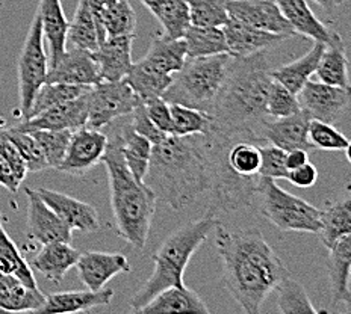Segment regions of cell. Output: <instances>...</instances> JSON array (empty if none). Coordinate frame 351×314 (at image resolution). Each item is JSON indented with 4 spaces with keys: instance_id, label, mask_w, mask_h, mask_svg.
I'll return each instance as SVG.
<instances>
[{
    "instance_id": "obj_36",
    "label": "cell",
    "mask_w": 351,
    "mask_h": 314,
    "mask_svg": "<svg viewBox=\"0 0 351 314\" xmlns=\"http://www.w3.org/2000/svg\"><path fill=\"white\" fill-rule=\"evenodd\" d=\"M153 16L162 25V35L168 40L184 38L185 32L191 26V14H189V6L186 0H165L153 12Z\"/></svg>"
},
{
    "instance_id": "obj_56",
    "label": "cell",
    "mask_w": 351,
    "mask_h": 314,
    "mask_svg": "<svg viewBox=\"0 0 351 314\" xmlns=\"http://www.w3.org/2000/svg\"><path fill=\"white\" fill-rule=\"evenodd\" d=\"M317 5H319L321 8L326 10V11H332L333 8H336V6L342 5L346 0H313Z\"/></svg>"
},
{
    "instance_id": "obj_5",
    "label": "cell",
    "mask_w": 351,
    "mask_h": 314,
    "mask_svg": "<svg viewBox=\"0 0 351 314\" xmlns=\"http://www.w3.org/2000/svg\"><path fill=\"white\" fill-rule=\"evenodd\" d=\"M219 219L214 215H206L194 222H189L168 236L159 250L153 255V272L150 278L136 290L130 298L132 311L138 313L153 296L167 287L182 286L184 274L195 251L206 242L210 233H214Z\"/></svg>"
},
{
    "instance_id": "obj_43",
    "label": "cell",
    "mask_w": 351,
    "mask_h": 314,
    "mask_svg": "<svg viewBox=\"0 0 351 314\" xmlns=\"http://www.w3.org/2000/svg\"><path fill=\"white\" fill-rule=\"evenodd\" d=\"M31 133L38 142L47 166L56 170L67 151L73 130H31Z\"/></svg>"
},
{
    "instance_id": "obj_16",
    "label": "cell",
    "mask_w": 351,
    "mask_h": 314,
    "mask_svg": "<svg viewBox=\"0 0 351 314\" xmlns=\"http://www.w3.org/2000/svg\"><path fill=\"white\" fill-rule=\"evenodd\" d=\"M47 82L77 86H94L100 82L97 61L84 49H67L52 68H49Z\"/></svg>"
},
{
    "instance_id": "obj_3",
    "label": "cell",
    "mask_w": 351,
    "mask_h": 314,
    "mask_svg": "<svg viewBox=\"0 0 351 314\" xmlns=\"http://www.w3.org/2000/svg\"><path fill=\"white\" fill-rule=\"evenodd\" d=\"M271 80L265 52L233 57L229 76L210 112V130L232 142L265 144L261 130L263 122L269 118L267 97Z\"/></svg>"
},
{
    "instance_id": "obj_46",
    "label": "cell",
    "mask_w": 351,
    "mask_h": 314,
    "mask_svg": "<svg viewBox=\"0 0 351 314\" xmlns=\"http://www.w3.org/2000/svg\"><path fill=\"white\" fill-rule=\"evenodd\" d=\"M6 135L10 136V140L16 145L19 153L23 157L27 172H40L47 170V162L44 159L43 151L40 148L38 142L35 141V138L32 136L31 131H25L20 130L17 127H12L5 130Z\"/></svg>"
},
{
    "instance_id": "obj_31",
    "label": "cell",
    "mask_w": 351,
    "mask_h": 314,
    "mask_svg": "<svg viewBox=\"0 0 351 314\" xmlns=\"http://www.w3.org/2000/svg\"><path fill=\"white\" fill-rule=\"evenodd\" d=\"M124 80L134 90L138 99L144 101L152 97H162V94L171 83L173 76L159 71L143 57L141 61L134 62Z\"/></svg>"
},
{
    "instance_id": "obj_45",
    "label": "cell",
    "mask_w": 351,
    "mask_h": 314,
    "mask_svg": "<svg viewBox=\"0 0 351 314\" xmlns=\"http://www.w3.org/2000/svg\"><path fill=\"white\" fill-rule=\"evenodd\" d=\"M191 14V25L223 27L229 20L228 0H186Z\"/></svg>"
},
{
    "instance_id": "obj_6",
    "label": "cell",
    "mask_w": 351,
    "mask_h": 314,
    "mask_svg": "<svg viewBox=\"0 0 351 314\" xmlns=\"http://www.w3.org/2000/svg\"><path fill=\"white\" fill-rule=\"evenodd\" d=\"M233 56L229 53L186 57L184 67L173 75L162 99L170 105L199 109L210 115L229 76Z\"/></svg>"
},
{
    "instance_id": "obj_49",
    "label": "cell",
    "mask_w": 351,
    "mask_h": 314,
    "mask_svg": "<svg viewBox=\"0 0 351 314\" xmlns=\"http://www.w3.org/2000/svg\"><path fill=\"white\" fill-rule=\"evenodd\" d=\"M143 101V100H141ZM145 111L150 121L165 135H173V118L170 103L162 97H152L144 100Z\"/></svg>"
},
{
    "instance_id": "obj_2",
    "label": "cell",
    "mask_w": 351,
    "mask_h": 314,
    "mask_svg": "<svg viewBox=\"0 0 351 314\" xmlns=\"http://www.w3.org/2000/svg\"><path fill=\"white\" fill-rule=\"evenodd\" d=\"M215 246L223 263V281L248 314H259L267 296L289 275L259 228L232 231L219 222Z\"/></svg>"
},
{
    "instance_id": "obj_50",
    "label": "cell",
    "mask_w": 351,
    "mask_h": 314,
    "mask_svg": "<svg viewBox=\"0 0 351 314\" xmlns=\"http://www.w3.org/2000/svg\"><path fill=\"white\" fill-rule=\"evenodd\" d=\"M130 126H132V129L136 131L138 135L147 138V140L153 145L159 144L167 136L165 133H162V131H160L155 126V124L150 121L147 111H145L144 101H141V100H140V103L135 106L134 112L130 114Z\"/></svg>"
},
{
    "instance_id": "obj_29",
    "label": "cell",
    "mask_w": 351,
    "mask_h": 314,
    "mask_svg": "<svg viewBox=\"0 0 351 314\" xmlns=\"http://www.w3.org/2000/svg\"><path fill=\"white\" fill-rule=\"evenodd\" d=\"M324 49V42L313 41L312 49L306 55L298 57L295 61L280 65L279 68L269 70V76L283 86H287L289 91L298 94V91L306 85L307 80H311V77L315 75L319 57L323 55Z\"/></svg>"
},
{
    "instance_id": "obj_10",
    "label": "cell",
    "mask_w": 351,
    "mask_h": 314,
    "mask_svg": "<svg viewBox=\"0 0 351 314\" xmlns=\"http://www.w3.org/2000/svg\"><path fill=\"white\" fill-rule=\"evenodd\" d=\"M300 109L311 116L327 124H336L348 111L350 90L332 86L315 80H307L297 94Z\"/></svg>"
},
{
    "instance_id": "obj_14",
    "label": "cell",
    "mask_w": 351,
    "mask_h": 314,
    "mask_svg": "<svg viewBox=\"0 0 351 314\" xmlns=\"http://www.w3.org/2000/svg\"><path fill=\"white\" fill-rule=\"evenodd\" d=\"M90 91V90H88ZM88 91L75 100L49 107L31 118L23 120L19 126L20 130H77L86 126L88 120Z\"/></svg>"
},
{
    "instance_id": "obj_54",
    "label": "cell",
    "mask_w": 351,
    "mask_h": 314,
    "mask_svg": "<svg viewBox=\"0 0 351 314\" xmlns=\"http://www.w3.org/2000/svg\"><path fill=\"white\" fill-rule=\"evenodd\" d=\"M309 162V155L303 148H295L287 151V157H285V163H287L288 171L295 170V168L302 166L303 163Z\"/></svg>"
},
{
    "instance_id": "obj_40",
    "label": "cell",
    "mask_w": 351,
    "mask_h": 314,
    "mask_svg": "<svg viewBox=\"0 0 351 314\" xmlns=\"http://www.w3.org/2000/svg\"><path fill=\"white\" fill-rule=\"evenodd\" d=\"M91 86H77V85H67V83H44L36 96L34 99V103L31 107V114L27 118L46 111L49 107H53L56 105L65 103V101L75 100L79 96H82ZM26 118V120H27Z\"/></svg>"
},
{
    "instance_id": "obj_32",
    "label": "cell",
    "mask_w": 351,
    "mask_h": 314,
    "mask_svg": "<svg viewBox=\"0 0 351 314\" xmlns=\"http://www.w3.org/2000/svg\"><path fill=\"white\" fill-rule=\"evenodd\" d=\"M186 46L184 38L168 40L164 35H156L152 40L147 55L144 60L165 75L173 76L186 61Z\"/></svg>"
},
{
    "instance_id": "obj_26",
    "label": "cell",
    "mask_w": 351,
    "mask_h": 314,
    "mask_svg": "<svg viewBox=\"0 0 351 314\" xmlns=\"http://www.w3.org/2000/svg\"><path fill=\"white\" fill-rule=\"evenodd\" d=\"M327 260V274L330 278L333 304H346L350 311V269H351V235L339 239L330 250Z\"/></svg>"
},
{
    "instance_id": "obj_59",
    "label": "cell",
    "mask_w": 351,
    "mask_h": 314,
    "mask_svg": "<svg viewBox=\"0 0 351 314\" xmlns=\"http://www.w3.org/2000/svg\"><path fill=\"white\" fill-rule=\"evenodd\" d=\"M3 124H5V120H3V118H0V127H2Z\"/></svg>"
},
{
    "instance_id": "obj_51",
    "label": "cell",
    "mask_w": 351,
    "mask_h": 314,
    "mask_svg": "<svg viewBox=\"0 0 351 314\" xmlns=\"http://www.w3.org/2000/svg\"><path fill=\"white\" fill-rule=\"evenodd\" d=\"M0 155L8 160L14 175H16V179L21 183V181L26 179L27 168L23 157H21L17 147L10 140V136L6 135L5 130H0Z\"/></svg>"
},
{
    "instance_id": "obj_20",
    "label": "cell",
    "mask_w": 351,
    "mask_h": 314,
    "mask_svg": "<svg viewBox=\"0 0 351 314\" xmlns=\"http://www.w3.org/2000/svg\"><path fill=\"white\" fill-rule=\"evenodd\" d=\"M134 40L135 34L106 36L99 44L96 52H93V56L99 65L100 80L117 82V80L126 79L132 65H134V60H132Z\"/></svg>"
},
{
    "instance_id": "obj_12",
    "label": "cell",
    "mask_w": 351,
    "mask_h": 314,
    "mask_svg": "<svg viewBox=\"0 0 351 314\" xmlns=\"http://www.w3.org/2000/svg\"><path fill=\"white\" fill-rule=\"evenodd\" d=\"M226 8L230 20L243 25L273 34L295 35L273 0H228Z\"/></svg>"
},
{
    "instance_id": "obj_58",
    "label": "cell",
    "mask_w": 351,
    "mask_h": 314,
    "mask_svg": "<svg viewBox=\"0 0 351 314\" xmlns=\"http://www.w3.org/2000/svg\"><path fill=\"white\" fill-rule=\"evenodd\" d=\"M96 2H97L100 6H108V5H111V3L117 2V0H96Z\"/></svg>"
},
{
    "instance_id": "obj_35",
    "label": "cell",
    "mask_w": 351,
    "mask_h": 314,
    "mask_svg": "<svg viewBox=\"0 0 351 314\" xmlns=\"http://www.w3.org/2000/svg\"><path fill=\"white\" fill-rule=\"evenodd\" d=\"M0 271L14 275L27 287H38L34 269L20 252L16 242L5 231L2 222H0Z\"/></svg>"
},
{
    "instance_id": "obj_60",
    "label": "cell",
    "mask_w": 351,
    "mask_h": 314,
    "mask_svg": "<svg viewBox=\"0 0 351 314\" xmlns=\"http://www.w3.org/2000/svg\"><path fill=\"white\" fill-rule=\"evenodd\" d=\"M2 219H3V216H2V211H0V222H2Z\"/></svg>"
},
{
    "instance_id": "obj_41",
    "label": "cell",
    "mask_w": 351,
    "mask_h": 314,
    "mask_svg": "<svg viewBox=\"0 0 351 314\" xmlns=\"http://www.w3.org/2000/svg\"><path fill=\"white\" fill-rule=\"evenodd\" d=\"M46 302V295L38 287H27L17 283L8 291L0 295V310L3 313H36Z\"/></svg>"
},
{
    "instance_id": "obj_38",
    "label": "cell",
    "mask_w": 351,
    "mask_h": 314,
    "mask_svg": "<svg viewBox=\"0 0 351 314\" xmlns=\"http://www.w3.org/2000/svg\"><path fill=\"white\" fill-rule=\"evenodd\" d=\"M226 160L230 170L239 177L244 179H258L261 168V150L259 145L250 141H237L233 142Z\"/></svg>"
},
{
    "instance_id": "obj_15",
    "label": "cell",
    "mask_w": 351,
    "mask_h": 314,
    "mask_svg": "<svg viewBox=\"0 0 351 314\" xmlns=\"http://www.w3.org/2000/svg\"><path fill=\"white\" fill-rule=\"evenodd\" d=\"M79 280L90 290H100L117 275L130 272L126 255L121 252L86 251L79 254L76 261Z\"/></svg>"
},
{
    "instance_id": "obj_4",
    "label": "cell",
    "mask_w": 351,
    "mask_h": 314,
    "mask_svg": "<svg viewBox=\"0 0 351 314\" xmlns=\"http://www.w3.org/2000/svg\"><path fill=\"white\" fill-rule=\"evenodd\" d=\"M105 133L108 145L101 163H105L108 171L117 233L130 245L143 250L147 244L158 200L147 185L140 183L132 175L124 162L115 131L111 129Z\"/></svg>"
},
{
    "instance_id": "obj_52",
    "label": "cell",
    "mask_w": 351,
    "mask_h": 314,
    "mask_svg": "<svg viewBox=\"0 0 351 314\" xmlns=\"http://www.w3.org/2000/svg\"><path fill=\"white\" fill-rule=\"evenodd\" d=\"M287 180L297 187H303V189L312 187L318 180V170L315 165H312L311 162H306L302 166L295 168V170H291L288 172Z\"/></svg>"
},
{
    "instance_id": "obj_9",
    "label": "cell",
    "mask_w": 351,
    "mask_h": 314,
    "mask_svg": "<svg viewBox=\"0 0 351 314\" xmlns=\"http://www.w3.org/2000/svg\"><path fill=\"white\" fill-rule=\"evenodd\" d=\"M138 103L140 99L124 79L117 82L100 80L88 91L86 127L105 129L109 122L130 115Z\"/></svg>"
},
{
    "instance_id": "obj_53",
    "label": "cell",
    "mask_w": 351,
    "mask_h": 314,
    "mask_svg": "<svg viewBox=\"0 0 351 314\" xmlns=\"http://www.w3.org/2000/svg\"><path fill=\"white\" fill-rule=\"evenodd\" d=\"M20 185L21 183L16 179V175H14L8 160L0 155V186L8 189L11 194H17Z\"/></svg>"
},
{
    "instance_id": "obj_11",
    "label": "cell",
    "mask_w": 351,
    "mask_h": 314,
    "mask_svg": "<svg viewBox=\"0 0 351 314\" xmlns=\"http://www.w3.org/2000/svg\"><path fill=\"white\" fill-rule=\"evenodd\" d=\"M106 145L108 136L104 130L86 126L80 127L73 131L67 151L56 170L69 175H76V177L84 175L93 166L101 162Z\"/></svg>"
},
{
    "instance_id": "obj_17",
    "label": "cell",
    "mask_w": 351,
    "mask_h": 314,
    "mask_svg": "<svg viewBox=\"0 0 351 314\" xmlns=\"http://www.w3.org/2000/svg\"><path fill=\"white\" fill-rule=\"evenodd\" d=\"M36 192L71 230L82 233H97L100 230L99 213L91 204L46 187L36 189Z\"/></svg>"
},
{
    "instance_id": "obj_57",
    "label": "cell",
    "mask_w": 351,
    "mask_h": 314,
    "mask_svg": "<svg viewBox=\"0 0 351 314\" xmlns=\"http://www.w3.org/2000/svg\"><path fill=\"white\" fill-rule=\"evenodd\" d=\"M165 2V0H141V3L147 8L152 14L155 12L160 5H162Z\"/></svg>"
},
{
    "instance_id": "obj_25",
    "label": "cell",
    "mask_w": 351,
    "mask_h": 314,
    "mask_svg": "<svg viewBox=\"0 0 351 314\" xmlns=\"http://www.w3.org/2000/svg\"><path fill=\"white\" fill-rule=\"evenodd\" d=\"M115 291L112 289L58 291L46 296V302L36 313H80L90 311L96 306L109 305L112 302Z\"/></svg>"
},
{
    "instance_id": "obj_44",
    "label": "cell",
    "mask_w": 351,
    "mask_h": 314,
    "mask_svg": "<svg viewBox=\"0 0 351 314\" xmlns=\"http://www.w3.org/2000/svg\"><path fill=\"white\" fill-rule=\"evenodd\" d=\"M307 135H309L312 148L324 151H343L350 159V141L339 130L333 127V124H327L319 120H311Z\"/></svg>"
},
{
    "instance_id": "obj_18",
    "label": "cell",
    "mask_w": 351,
    "mask_h": 314,
    "mask_svg": "<svg viewBox=\"0 0 351 314\" xmlns=\"http://www.w3.org/2000/svg\"><path fill=\"white\" fill-rule=\"evenodd\" d=\"M309 122L311 116L300 109L297 114L283 118H268L263 122L261 136L263 142L273 144L285 151L295 148L309 151L312 148L307 135Z\"/></svg>"
},
{
    "instance_id": "obj_13",
    "label": "cell",
    "mask_w": 351,
    "mask_h": 314,
    "mask_svg": "<svg viewBox=\"0 0 351 314\" xmlns=\"http://www.w3.org/2000/svg\"><path fill=\"white\" fill-rule=\"evenodd\" d=\"M27 195V237L35 244L71 242V228L50 209L36 189L26 187Z\"/></svg>"
},
{
    "instance_id": "obj_37",
    "label": "cell",
    "mask_w": 351,
    "mask_h": 314,
    "mask_svg": "<svg viewBox=\"0 0 351 314\" xmlns=\"http://www.w3.org/2000/svg\"><path fill=\"white\" fill-rule=\"evenodd\" d=\"M100 23L106 36L132 35L135 34L136 16L129 0H117L111 5L101 6Z\"/></svg>"
},
{
    "instance_id": "obj_42",
    "label": "cell",
    "mask_w": 351,
    "mask_h": 314,
    "mask_svg": "<svg viewBox=\"0 0 351 314\" xmlns=\"http://www.w3.org/2000/svg\"><path fill=\"white\" fill-rule=\"evenodd\" d=\"M173 118V135H206L212 127L210 115L182 105H170Z\"/></svg>"
},
{
    "instance_id": "obj_27",
    "label": "cell",
    "mask_w": 351,
    "mask_h": 314,
    "mask_svg": "<svg viewBox=\"0 0 351 314\" xmlns=\"http://www.w3.org/2000/svg\"><path fill=\"white\" fill-rule=\"evenodd\" d=\"M79 254L69 242H50L43 245L41 251L32 259L31 267L47 280L60 283L65 274L76 266Z\"/></svg>"
},
{
    "instance_id": "obj_55",
    "label": "cell",
    "mask_w": 351,
    "mask_h": 314,
    "mask_svg": "<svg viewBox=\"0 0 351 314\" xmlns=\"http://www.w3.org/2000/svg\"><path fill=\"white\" fill-rule=\"evenodd\" d=\"M17 283L20 281L16 278V276L0 271V295H3L5 291H8L12 286H16Z\"/></svg>"
},
{
    "instance_id": "obj_61",
    "label": "cell",
    "mask_w": 351,
    "mask_h": 314,
    "mask_svg": "<svg viewBox=\"0 0 351 314\" xmlns=\"http://www.w3.org/2000/svg\"><path fill=\"white\" fill-rule=\"evenodd\" d=\"M0 313H3V311H2V310H0Z\"/></svg>"
},
{
    "instance_id": "obj_30",
    "label": "cell",
    "mask_w": 351,
    "mask_h": 314,
    "mask_svg": "<svg viewBox=\"0 0 351 314\" xmlns=\"http://www.w3.org/2000/svg\"><path fill=\"white\" fill-rule=\"evenodd\" d=\"M317 235L327 250H330L339 239L351 235V200L348 195L330 204L326 210H321Z\"/></svg>"
},
{
    "instance_id": "obj_19",
    "label": "cell",
    "mask_w": 351,
    "mask_h": 314,
    "mask_svg": "<svg viewBox=\"0 0 351 314\" xmlns=\"http://www.w3.org/2000/svg\"><path fill=\"white\" fill-rule=\"evenodd\" d=\"M223 32L229 47V55L233 57H247L267 52V50L274 49L283 41L292 38L288 35L261 31V29L243 25L230 18L223 26Z\"/></svg>"
},
{
    "instance_id": "obj_47",
    "label": "cell",
    "mask_w": 351,
    "mask_h": 314,
    "mask_svg": "<svg viewBox=\"0 0 351 314\" xmlns=\"http://www.w3.org/2000/svg\"><path fill=\"white\" fill-rule=\"evenodd\" d=\"M273 79V77H271ZM300 111L297 94L289 91L287 86L271 80L267 97V114L269 118H283V116L294 115Z\"/></svg>"
},
{
    "instance_id": "obj_8",
    "label": "cell",
    "mask_w": 351,
    "mask_h": 314,
    "mask_svg": "<svg viewBox=\"0 0 351 314\" xmlns=\"http://www.w3.org/2000/svg\"><path fill=\"white\" fill-rule=\"evenodd\" d=\"M19 96L20 114L26 120L31 114L34 99L40 88L47 82L49 57L46 44H44L41 23L38 14L35 12L34 20L29 27L26 40L19 56Z\"/></svg>"
},
{
    "instance_id": "obj_48",
    "label": "cell",
    "mask_w": 351,
    "mask_h": 314,
    "mask_svg": "<svg viewBox=\"0 0 351 314\" xmlns=\"http://www.w3.org/2000/svg\"><path fill=\"white\" fill-rule=\"evenodd\" d=\"M259 150H261L259 177H267L273 180H282V179L287 180L288 172H289L287 163H285L287 151L268 142L259 145Z\"/></svg>"
},
{
    "instance_id": "obj_22",
    "label": "cell",
    "mask_w": 351,
    "mask_h": 314,
    "mask_svg": "<svg viewBox=\"0 0 351 314\" xmlns=\"http://www.w3.org/2000/svg\"><path fill=\"white\" fill-rule=\"evenodd\" d=\"M117 121L119 122H109L108 126L115 131L117 136H119L121 155L132 175H134L140 183H144V177L150 166L153 144L147 138L138 135L136 131L132 129L130 115L121 116V118Z\"/></svg>"
},
{
    "instance_id": "obj_1",
    "label": "cell",
    "mask_w": 351,
    "mask_h": 314,
    "mask_svg": "<svg viewBox=\"0 0 351 314\" xmlns=\"http://www.w3.org/2000/svg\"><path fill=\"white\" fill-rule=\"evenodd\" d=\"M233 142L209 131L206 135H167L152 148L144 177L156 200L182 210L209 195V215L248 207L261 177L244 179L233 172L226 155Z\"/></svg>"
},
{
    "instance_id": "obj_28",
    "label": "cell",
    "mask_w": 351,
    "mask_h": 314,
    "mask_svg": "<svg viewBox=\"0 0 351 314\" xmlns=\"http://www.w3.org/2000/svg\"><path fill=\"white\" fill-rule=\"evenodd\" d=\"M138 313H202L208 314L209 309L206 302L195 293L194 290L188 289L185 284L182 286L167 287L153 296Z\"/></svg>"
},
{
    "instance_id": "obj_21",
    "label": "cell",
    "mask_w": 351,
    "mask_h": 314,
    "mask_svg": "<svg viewBox=\"0 0 351 314\" xmlns=\"http://www.w3.org/2000/svg\"><path fill=\"white\" fill-rule=\"evenodd\" d=\"M36 14L40 17L44 44L47 46L49 68H52L67 50L70 21L65 17L61 0H40Z\"/></svg>"
},
{
    "instance_id": "obj_24",
    "label": "cell",
    "mask_w": 351,
    "mask_h": 314,
    "mask_svg": "<svg viewBox=\"0 0 351 314\" xmlns=\"http://www.w3.org/2000/svg\"><path fill=\"white\" fill-rule=\"evenodd\" d=\"M273 2L280 10L282 16L287 18L295 35H303L313 41L324 42L326 46L342 40L341 35L332 32L321 23L306 0H273Z\"/></svg>"
},
{
    "instance_id": "obj_39",
    "label": "cell",
    "mask_w": 351,
    "mask_h": 314,
    "mask_svg": "<svg viewBox=\"0 0 351 314\" xmlns=\"http://www.w3.org/2000/svg\"><path fill=\"white\" fill-rule=\"evenodd\" d=\"M277 305L283 314H304V313H326L317 310L306 293V289L298 281L292 280L288 275L277 287Z\"/></svg>"
},
{
    "instance_id": "obj_7",
    "label": "cell",
    "mask_w": 351,
    "mask_h": 314,
    "mask_svg": "<svg viewBox=\"0 0 351 314\" xmlns=\"http://www.w3.org/2000/svg\"><path fill=\"white\" fill-rule=\"evenodd\" d=\"M256 196L261 200V213L280 231L312 233L319 230L321 210L303 198L285 191L276 180L261 177Z\"/></svg>"
},
{
    "instance_id": "obj_33",
    "label": "cell",
    "mask_w": 351,
    "mask_h": 314,
    "mask_svg": "<svg viewBox=\"0 0 351 314\" xmlns=\"http://www.w3.org/2000/svg\"><path fill=\"white\" fill-rule=\"evenodd\" d=\"M188 57H203L229 53L223 27L189 26L184 35Z\"/></svg>"
},
{
    "instance_id": "obj_23",
    "label": "cell",
    "mask_w": 351,
    "mask_h": 314,
    "mask_svg": "<svg viewBox=\"0 0 351 314\" xmlns=\"http://www.w3.org/2000/svg\"><path fill=\"white\" fill-rule=\"evenodd\" d=\"M100 8L96 0H79L73 21H70L67 41L73 47L96 52L99 44L106 38L100 23Z\"/></svg>"
},
{
    "instance_id": "obj_34",
    "label": "cell",
    "mask_w": 351,
    "mask_h": 314,
    "mask_svg": "<svg viewBox=\"0 0 351 314\" xmlns=\"http://www.w3.org/2000/svg\"><path fill=\"white\" fill-rule=\"evenodd\" d=\"M315 75L318 76L319 82L350 90L348 61L342 40L326 46L323 55L319 57Z\"/></svg>"
}]
</instances>
